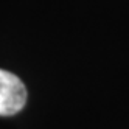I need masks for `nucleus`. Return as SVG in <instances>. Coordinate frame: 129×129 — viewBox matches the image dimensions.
<instances>
[{
	"mask_svg": "<svg viewBox=\"0 0 129 129\" xmlns=\"http://www.w3.org/2000/svg\"><path fill=\"white\" fill-rule=\"evenodd\" d=\"M26 103V89L19 76L0 69V115H14Z\"/></svg>",
	"mask_w": 129,
	"mask_h": 129,
	"instance_id": "obj_1",
	"label": "nucleus"
}]
</instances>
